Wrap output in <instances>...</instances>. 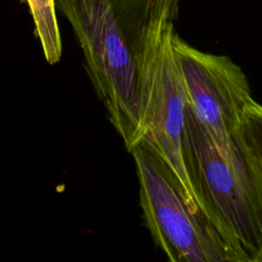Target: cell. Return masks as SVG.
Masks as SVG:
<instances>
[{"instance_id":"3","label":"cell","mask_w":262,"mask_h":262,"mask_svg":"<svg viewBox=\"0 0 262 262\" xmlns=\"http://www.w3.org/2000/svg\"><path fill=\"white\" fill-rule=\"evenodd\" d=\"M129 152L145 226L170 261L243 262L149 141L142 138Z\"/></svg>"},{"instance_id":"7","label":"cell","mask_w":262,"mask_h":262,"mask_svg":"<svg viewBox=\"0 0 262 262\" xmlns=\"http://www.w3.org/2000/svg\"><path fill=\"white\" fill-rule=\"evenodd\" d=\"M30 9L46 61L54 64L61 56V39L54 0H23Z\"/></svg>"},{"instance_id":"2","label":"cell","mask_w":262,"mask_h":262,"mask_svg":"<svg viewBox=\"0 0 262 262\" xmlns=\"http://www.w3.org/2000/svg\"><path fill=\"white\" fill-rule=\"evenodd\" d=\"M181 154L199 207L243 262H262V179L233 140L221 156L188 103Z\"/></svg>"},{"instance_id":"5","label":"cell","mask_w":262,"mask_h":262,"mask_svg":"<svg viewBox=\"0 0 262 262\" xmlns=\"http://www.w3.org/2000/svg\"><path fill=\"white\" fill-rule=\"evenodd\" d=\"M172 47L188 105L221 156L230 160L232 134L253 99L248 78L228 56L190 46L176 30L172 34Z\"/></svg>"},{"instance_id":"1","label":"cell","mask_w":262,"mask_h":262,"mask_svg":"<svg viewBox=\"0 0 262 262\" xmlns=\"http://www.w3.org/2000/svg\"><path fill=\"white\" fill-rule=\"evenodd\" d=\"M71 24L85 69L128 151L142 139L132 46L175 23L180 0H54Z\"/></svg>"},{"instance_id":"4","label":"cell","mask_w":262,"mask_h":262,"mask_svg":"<svg viewBox=\"0 0 262 262\" xmlns=\"http://www.w3.org/2000/svg\"><path fill=\"white\" fill-rule=\"evenodd\" d=\"M174 30V24L159 28L131 49L138 116L142 138L171 165L194 200L181 154L187 98L172 47Z\"/></svg>"},{"instance_id":"6","label":"cell","mask_w":262,"mask_h":262,"mask_svg":"<svg viewBox=\"0 0 262 262\" xmlns=\"http://www.w3.org/2000/svg\"><path fill=\"white\" fill-rule=\"evenodd\" d=\"M232 140L262 179V104L254 98L245 107Z\"/></svg>"}]
</instances>
